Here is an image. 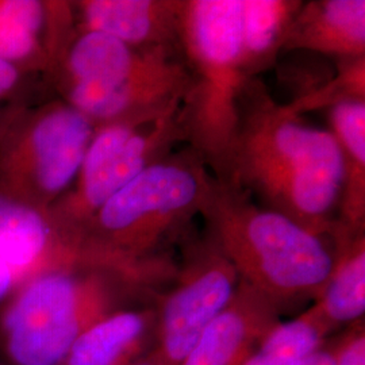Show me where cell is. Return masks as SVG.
<instances>
[{"instance_id":"6da1fadb","label":"cell","mask_w":365,"mask_h":365,"mask_svg":"<svg viewBox=\"0 0 365 365\" xmlns=\"http://www.w3.org/2000/svg\"><path fill=\"white\" fill-rule=\"evenodd\" d=\"M226 182L333 240L342 184V156L330 130L303 122L276 102L260 78L241 95Z\"/></svg>"},{"instance_id":"7a4b0ae2","label":"cell","mask_w":365,"mask_h":365,"mask_svg":"<svg viewBox=\"0 0 365 365\" xmlns=\"http://www.w3.org/2000/svg\"><path fill=\"white\" fill-rule=\"evenodd\" d=\"M214 182L191 148L157 161L98 210L80 233L90 268L118 274L157 294L168 286L178 262L165 247L200 215Z\"/></svg>"},{"instance_id":"3957f363","label":"cell","mask_w":365,"mask_h":365,"mask_svg":"<svg viewBox=\"0 0 365 365\" xmlns=\"http://www.w3.org/2000/svg\"><path fill=\"white\" fill-rule=\"evenodd\" d=\"M200 215L240 280L282 312L315 299L324 287L336 259L331 238L260 206L235 184L215 179Z\"/></svg>"},{"instance_id":"277c9868","label":"cell","mask_w":365,"mask_h":365,"mask_svg":"<svg viewBox=\"0 0 365 365\" xmlns=\"http://www.w3.org/2000/svg\"><path fill=\"white\" fill-rule=\"evenodd\" d=\"M241 13L242 0H182L184 141L220 182L227 178L240 99L250 80L241 52Z\"/></svg>"},{"instance_id":"5b68a950","label":"cell","mask_w":365,"mask_h":365,"mask_svg":"<svg viewBox=\"0 0 365 365\" xmlns=\"http://www.w3.org/2000/svg\"><path fill=\"white\" fill-rule=\"evenodd\" d=\"M156 295L103 269L38 274L0 303V359L9 365H60L93 324Z\"/></svg>"},{"instance_id":"8992f818","label":"cell","mask_w":365,"mask_h":365,"mask_svg":"<svg viewBox=\"0 0 365 365\" xmlns=\"http://www.w3.org/2000/svg\"><path fill=\"white\" fill-rule=\"evenodd\" d=\"M96 126L63 99L0 117V194L49 211L78 178Z\"/></svg>"},{"instance_id":"52a82bcc","label":"cell","mask_w":365,"mask_h":365,"mask_svg":"<svg viewBox=\"0 0 365 365\" xmlns=\"http://www.w3.org/2000/svg\"><path fill=\"white\" fill-rule=\"evenodd\" d=\"M184 141L180 107L161 117H138L98 126L72 187L48 211L81 250L80 233L93 214L128 182Z\"/></svg>"},{"instance_id":"ba28073f","label":"cell","mask_w":365,"mask_h":365,"mask_svg":"<svg viewBox=\"0 0 365 365\" xmlns=\"http://www.w3.org/2000/svg\"><path fill=\"white\" fill-rule=\"evenodd\" d=\"M238 284L235 267L209 235L190 242L170 288L155 298L156 342L152 353L158 365H180L235 297Z\"/></svg>"},{"instance_id":"9c48e42d","label":"cell","mask_w":365,"mask_h":365,"mask_svg":"<svg viewBox=\"0 0 365 365\" xmlns=\"http://www.w3.org/2000/svg\"><path fill=\"white\" fill-rule=\"evenodd\" d=\"M182 63L180 48L141 49L76 27L49 78L57 90L71 84L114 86L170 71Z\"/></svg>"},{"instance_id":"30bf717a","label":"cell","mask_w":365,"mask_h":365,"mask_svg":"<svg viewBox=\"0 0 365 365\" xmlns=\"http://www.w3.org/2000/svg\"><path fill=\"white\" fill-rule=\"evenodd\" d=\"M0 260L15 288L45 272L88 268L78 247L56 226L48 211L0 194Z\"/></svg>"},{"instance_id":"8fae6325","label":"cell","mask_w":365,"mask_h":365,"mask_svg":"<svg viewBox=\"0 0 365 365\" xmlns=\"http://www.w3.org/2000/svg\"><path fill=\"white\" fill-rule=\"evenodd\" d=\"M282 310L240 280L235 297L180 365H241L280 321Z\"/></svg>"},{"instance_id":"7c38bea8","label":"cell","mask_w":365,"mask_h":365,"mask_svg":"<svg viewBox=\"0 0 365 365\" xmlns=\"http://www.w3.org/2000/svg\"><path fill=\"white\" fill-rule=\"evenodd\" d=\"M78 30L114 37L134 48L179 49L182 0L72 1Z\"/></svg>"},{"instance_id":"4fadbf2b","label":"cell","mask_w":365,"mask_h":365,"mask_svg":"<svg viewBox=\"0 0 365 365\" xmlns=\"http://www.w3.org/2000/svg\"><path fill=\"white\" fill-rule=\"evenodd\" d=\"M155 300L123 307L86 330L60 365H135L153 352Z\"/></svg>"},{"instance_id":"5bb4252c","label":"cell","mask_w":365,"mask_h":365,"mask_svg":"<svg viewBox=\"0 0 365 365\" xmlns=\"http://www.w3.org/2000/svg\"><path fill=\"white\" fill-rule=\"evenodd\" d=\"M306 51L339 60L365 57L364 0L303 1L283 52Z\"/></svg>"},{"instance_id":"9a60e30c","label":"cell","mask_w":365,"mask_h":365,"mask_svg":"<svg viewBox=\"0 0 365 365\" xmlns=\"http://www.w3.org/2000/svg\"><path fill=\"white\" fill-rule=\"evenodd\" d=\"M336 259L324 287L307 310L333 336L364 319L365 232L333 238Z\"/></svg>"},{"instance_id":"2e32d148","label":"cell","mask_w":365,"mask_h":365,"mask_svg":"<svg viewBox=\"0 0 365 365\" xmlns=\"http://www.w3.org/2000/svg\"><path fill=\"white\" fill-rule=\"evenodd\" d=\"M330 131L342 156L337 227L344 235L365 232V102L330 108Z\"/></svg>"},{"instance_id":"e0dca14e","label":"cell","mask_w":365,"mask_h":365,"mask_svg":"<svg viewBox=\"0 0 365 365\" xmlns=\"http://www.w3.org/2000/svg\"><path fill=\"white\" fill-rule=\"evenodd\" d=\"M48 1L0 0V58L25 76L48 73Z\"/></svg>"},{"instance_id":"ac0fdd59","label":"cell","mask_w":365,"mask_h":365,"mask_svg":"<svg viewBox=\"0 0 365 365\" xmlns=\"http://www.w3.org/2000/svg\"><path fill=\"white\" fill-rule=\"evenodd\" d=\"M303 1L242 0L241 52L250 78L274 66Z\"/></svg>"},{"instance_id":"d6986e66","label":"cell","mask_w":365,"mask_h":365,"mask_svg":"<svg viewBox=\"0 0 365 365\" xmlns=\"http://www.w3.org/2000/svg\"><path fill=\"white\" fill-rule=\"evenodd\" d=\"M331 336L309 310L280 321L241 365H297L327 344Z\"/></svg>"},{"instance_id":"ffe728a7","label":"cell","mask_w":365,"mask_h":365,"mask_svg":"<svg viewBox=\"0 0 365 365\" xmlns=\"http://www.w3.org/2000/svg\"><path fill=\"white\" fill-rule=\"evenodd\" d=\"M356 102H365V57L339 60L337 73L333 78L302 92L287 106L295 114L302 115Z\"/></svg>"},{"instance_id":"44dd1931","label":"cell","mask_w":365,"mask_h":365,"mask_svg":"<svg viewBox=\"0 0 365 365\" xmlns=\"http://www.w3.org/2000/svg\"><path fill=\"white\" fill-rule=\"evenodd\" d=\"M333 365H365L364 319L345 327L339 337H331Z\"/></svg>"},{"instance_id":"7402d4cb","label":"cell","mask_w":365,"mask_h":365,"mask_svg":"<svg viewBox=\"0 0 365 365\" xmlns=\"http://www.w3.org/2000/svg\"><path fill=\"white\" fill-rule=\"evenodd\" d=\"M25 75L0 58V117L15 103V93L21 90Z\"/></svg>"},{"instance_id":"603a6c76","label":"cell","mask_w":365,"mask_h":365,"mask_svg":"<svg viewBox=\"0 0 365 365\" xmlns=\"http://www.w3.org/2000/svg\"><path fill=\"white\" fill-rule=\"evenodd\" d=\"M330 339H327V344L322 348H319L317 352L310 354L309 357H306L304 360H302L297 365H333V353H331Z\"/></svg>"},{"instance_id":"cb8c5ba5","label":"cell","mask_w":365,"mask_h":365,"mask_svg":"<svg viewBox=\"0 0 365 365\" xmlns=\"http://www.w3.org/2000/svg\"><path fill=\"white\" fill-rule=\"evenodd\" d=\"M15 289L13 274L9 267L0 260V303L7 299Z\"/></svg>"},{"instance_id":"d4e9b609","label":"cell","mask_w":365,"mask_h":365,"mask_svg":"<svg viewBox=\"0 0 365 365\" xmlns=\"http://www.w3.org/2000/svg\"><path fill=\"white\" fill-rule=\"evenodd\" d=\"M135 365H158V363H157L153 353H150V354H148V356L145 357L144 360H141L140 363H137Z\"/></svg>"},{"instance_id":"484cf974","label":"cell","mask_w":365,"mask_h":365,"mask_svg":"<svg viewBox=\"0 0 365 365\" xmlns=\"http://www.w3.org/2000/svg\"><path fill=\"white\" fill-rule=\"evenodd\" d=\"M0 365H9V364H7V363H4V361H3V360H1V359H0Z\"/></svg>"}]
</instances>
